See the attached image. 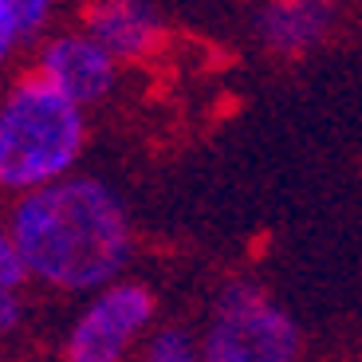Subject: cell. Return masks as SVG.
Returning <instances> with one entry per match:
<instances>
[{
	"label": "cell",
	"instance_id": "obj_7",
	"mask_svg": "<svg viewBox=\"0 0 362 362\" xmlns=\"http://www.w3.org/2000/svg\"><path fill=\"white\" fill-rule=\"evenodd\" d=\"M331 0H276L264 12V36L276 52H303L327 32Z\"/></svg>",
	"mask_w": 362,
	"mask_h": 362
},
{
	"label": "cell",
	"instance_id": "obj_9",
	"mask_svg": "<svg viewBox=\"0 0 362 362\" xmlns=\"http://www.w3.org/2000/svg\"><path fill=\"white\" fill-rule=\"evenodd\" d=\"M142 362H197V351H193V343L181 331H162V335L150 343V351H146Z\"/></svg>",
	"mask_w": 362,
	"mask_h": 362
},
{
	"label": "cell",
	"instance_id": "obj_3",
	"mask_svg": "<svg viewBox=\"0 0 362 362\" xmlns=\"http://www.w3.org/2000/svg\"><path fill=\"white\" fill-rule=\"evenodd\" d=\"M296 323L248 284H233L217 299L205 335V362H296Z\"/></svg>",
	"mask_w": 362,
	"mask_h": 362
},
{
	"label": "cell",
	"instance_id": "obj_4",
	"mask_svg": "<svg viewBox=\"0 0 362 362\" xmlns=\"http://www.w3.org/2000/svg\"><path fill=\"white\" fill-rule=\"evenodd\" d=\"M154 319V296L142 284L110 280L99 296L79 311L64 339L67 362H122Z\"/></svg>",
	"mask_w": 362,
	"mask_h": 362
},
{
	"label": "cell",
	"instance_id": "obj_2",
	"mask_svg": "<svg viewBox=\"0 0 362 362\" xmlns=\"http://www.w3.org/2000/svg\"><path fill=\"white\" fill-rule=\"evenodd\" d=\"M87 142L83 107L44 75H28L0 103V189L28 193L59 181Z\"/></svg>",
	"mask_w": 362,
	"mask_h": 362
},
{
	"label": "cell",
	"instance_id": "obj_12",
	"mask_svg": "<svg viewBox=\"0 0 362 362\" xmlns=\"http://www.w3.org/2000/svg\"><path fill=\"white\" fill-rule=\"evenodd\" d=\"M20 319V296H0V335H8Z\"/></svg>",
	"mask_w": 362,
	"mask_h": 362
},
{
	"label": "cell",
	"instance_id": "obj_6",
	"mask_svg": "<svg viewBox=\"0 0 362 362\" xmlns=\"http://www.w3.org/2000/svg\"><path fill=\"white\" fill-rule=\"evenodd\" d=\"M87 32L115 59H138L158 47L162 20L150 0H99L87 8Z\"/></svg>",
	"mask_w": 362,
	"mask_h": 362
},
{
	"label": "cell",
	"instance_id": "obj_5",
	"mask_svg": "<svg viewBox=\"0 0 362 362\" xmlns=\"http://www.w3.org/2000/svg\"><path fill=\"white\" fill-rule=\"evenodd\" d=\"M40 75L79 107H90V103L107 99V90L115 87V55L90 32L55 36L40 52Z\"/></svg>",
	"mask_w": 362,
	"mask_h": 362
},
{
	"label": "cell",
	"instance_id": "obj_10",
	"mask_svg": "<svg viewBox=\"0 0 362 362\" xmlns=\"http://www.w3.org/2000/svg\"><path fill=\"white\" fill-rule=\"evenodd\" d=\"M20 40H24V24H20L16 8H12L8 0H0V64L16 52Z\"/></svg>",
	"mask_w": 362,
	"mask_h": 362
},
{
	"label": "cell",
	"instance_id": "obj_8",
	"mask_svg": "<svg viewBox=\"0 0 362 362\" xmlns=\"http://www.w3.org/2000/svg\"><path fill=\"white\" fill-rule=\"evenodd\" d=\"M28 276L32 272H28L24 256H20L16 236H12V228L0 225V296H20Z\"/></svg>",
	"mask_w": 362,
	"mask_h": 362
},
{
	"label": "cell",
	"instance_id": "obj_11",
	"mask_svg": "<svg viewBox=\"0 0 362 362\" xmlns=\"http://www.w3.org/2000/svg\"><path fill=\"white\" fill-rule=\"evenodd\" d=\"M8 4L16 8L20 24H24V36H36L40 28L47 24V16H52L55 0H8Z\"/></svg>",
	"mask_w": 362,
	"mask_h": 362
},
{
	"label": "cell",
	"instance_id": "obj_1",
	"mask_svg": "<svg viewBox=\"0 0 362 362\" xmlns=\"http://www.w3.org/2000/svg\"><path fill=\"white\" fill-rule=\"evenodd\" d=\"M32 280L64 291L107 288L130 260L127 209L95 177H59L16 201L8 221Z\"/></svg>",
	"mask_w": 362,
	"mask_h": 362
}]
</instances>
